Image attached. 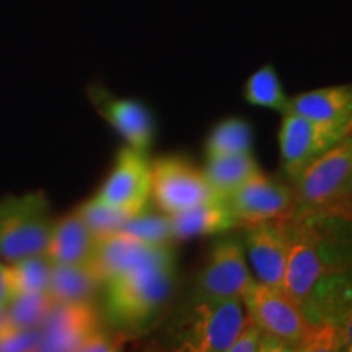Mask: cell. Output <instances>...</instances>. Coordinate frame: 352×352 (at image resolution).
<instances>
[{
	"label": "cell",
	"instance_id": "cell-11",
	"mask_svg": "<svg viewBox=\"0 0 352 352\" xmlns=\"http://www.w3.org/2000/svg\"><path fill=\"white\" fill-rule=\"evenodd\" d=\"M254 279L250 274L243 248L233 240L220 241L212 248L204 270L197 277L199 296L240 298Z\"/></svg>",
	"mask_w": 352,
	"mask_h": 352
},
{
	"label": "cell",
	"instance_id": "cell-26",
	"mask_svg": "<svg viewBox=\"0 0 352 352\" xmlns=\"http://www.w3.org/2000/svg\"><path fill=\"white\" fill-rule=\"evenodd\" d=\"M77 212L83 219V222L87 223V227L95 233L96 239L98 236L109 235V233L120 232V228L129 219L127 214L113 208H108L104 204H100L94 197L90 201H87L85 204H82L77 209Z\"/></svg>",
	"mask_w": 352,
	"mask_h": 352
},
{
	"label": "cell",
	"instance_id": "cell-21",
	"mask_svg": "<svg viewBox=\"0 0 352 352\" xmlns=\"http://www.w3.org/2000/svg\"><path fill=\"white\" fill-rule=\"evenodd\" d=\"M10 296H30V294L47 292L52 261L46 254H33L6 264Z\"/></svg>",
	"mask_w": 352,
	"mask_h": 352
},
{
	"label": "cell",
	"instance_id": "cell-4",
	"mask_svg": "<svg viewBox=\"0 0 352 352\" xmlns=\"http://www.w3.org/2000/svg\"><path fill=\"white\" fill-rule=\"evenodd\" d=\"M245 321L240 298H215L195 294L171 323L176 351L228 352Z\"/></svg>",
	"mask_w": 352,
	"mask_h": 352
},
{
	"label": "cell",
	"instance_id": "cell-14",
	"mask_svg": "<svg viewBox=\"0 0 352 352\" xmlns=\"http://www.w3.org/2000/svg\"><path fill=\"white\" fill-rule=\"evenodd\" d=\"M96 111L116 129L127 145L140 153H147L153 140V118L148 108L138 100L118 98L98 85L88 90Z\"/></svg>",
	"mask_w": 352,
	"mask_h": 352
},
{
	"label": "cell",
	"instance_id": "cell-8",
	"mask_svg": "<svg viewBox=\"0 0 352 352\" xmlns=\"http://www.w3.org/2000/svg\"><path fill=\"white\" fill-rule=\"evenodd\" d=\"M152 196L162 212L173 215L183 210L222 199L206 178L204 170L196 168L184 158L162 157L151 165Z\"/></svg>",
	"mask_w": 352,
	"mask_h": 352
},
{
	"label": "cell",
	"instance_id": "cell-17",
	"mask_svg": "<svg viewBox=\"0 0 352 352\" xmlns=\"http://www.w3.org/2000/svg\"><path fill=\"white\" fill-rule=\"evenodd\" d=\"M290 111L320 122L352 127V85L316 88L294 96Z\"/></svg>",
	"mask_w": 352,
	"mask_h": 352
},
{
	"label": "cell",
	"instance_id": "cell-10",
	"mask_svg": "<svg viewBox=\"0 0 352 352\" xmlns=\"http://www.w3.org/2000/svg\"><path fill=\"white\" fill-rule=\"evenodd\" d=\"M236 226L287 219L296 212V192L264 176L261 171L223 197Z\"/></svg>",
	"mask_w": 352,
	"mask_h": 352
},
{
	"label": "cell",
	"instance_id": "cell-28",
	"mask_svg": "<svg viewBox=\"0 0 352 352\" xmlns=\"http://www.w3.org/2000/svg\"><path fill=\"white\" fill-rule=\"evenodd\" d=\"M118 347L114 344L113 340H109V338L104 334L101 329L98 331H95L94 334H90V336L87 338L85 341H83V344L80 346L82 352H109V351H116Z\"/></svg>",
	"mask_w": 352,
	"mask_h": 352
},
{
	"label": "cell",
	"instance_id": "cell-9",
	"mask_svg": "<svg viewBox=\"0 0 352 352\" xmlns=\"http://www.w3.org/2000/svg\"><path fill=\"white\" fill-rule=\"evenodd\" d=\"M151 196V165L145 160L144 153L127 145L118 153L111 173L108 175L107 182L94 196V199L132 217L144 212Z\"/></svg>",
	"mask_w": 352,
	"mask_h": 352
},
{
	"label": "cell",
	"instance_id": "cell-24",
	"mask_svg": "<svg viewBox=\"0 0 352 352\" xmlns=\"http://www.w3.org/2000/svg\"><path fill=\"white\" fill-rule=\"evenodd\" d=\"M120 232L153 246H171V241L175 240L171 219L165 212L147 214L144 210L138 215H132L126 220Z\"/></svg>",
	"mask_w": 352,
	"mask_h": 352
},
{
	"label": "cell",
	"instance_id": "cell-22",
	"mask_svg": "<svg viewBox=\"0 0 352 352\" xmlns=\"http://www.w3.org/2000/svg\"><path fill=\"white\" fill-rule=\"evenodd\" d=\"M245 100L253 107L270 108L279 113H289L292 98L285 95L276 69L272 65H263L248 77L245 83Z\"/></svg>",
	"mask_w": 352,
	"mask_h": 352
},
{
	"label": "cell",
	"instance_id": "cell-12",
	"mask_svg": "<svg viewBox=\"0 0 352 352\" xmlns=\"http://www.w3.org/2000/svg\"><path fill=\"white\" fill-rule=\"evenodd\" d=\"M41 329L39 351H78L90 334L100 329L98 315L90 300L54 303Z\"/></svg>",
	"mask_w": 352,
	"mask_h": 352
},
{
	"label": "cell",
	"instance_id": "cell-23",
	"mask_svg": "<svg viewBox=\"0 0 352 352\" xmlns=\"http://www.w3.org/2000/svg\"><path fill=\"white\" fill-rule=\"evenodd\" d=\"M253 131L241 118H227L210 131L206 142V155L220 157L252 152Z\"/></svg>",
	"mask_w": 352,
	"mask_h": 352
},
{
	"label": "cell",
	"instance_id": "cell-29",
	"mask_svg": "<svg viewBox=\"0 0 352 352\" xmlns=\"http://www.w3.org/2000/svg\"><path fill=\"white\" fill-rule=\"evenodd\" d=\"M338 351L352 352V308L338 327Z\"/></svg>",
	"mask_w": 352,
	"mask_h": 352
},
{
	"label": "cell",
	"instance_id": "cell-19",
	"mask_svg": "<svg viewBox=\"0 0 352 352\" xmlns=\"http://www.w3.org/2000/svg\"><path fill=\"white\" fill-rule=\"evenodd\" d=\"M259 171L261 170L252 152L208 157V165L204 168L206 178L222 199Z\"/></svg>",
	"mask_w": 352,
	"mask_h": 352
},
{
	"label": "cell",
	"instance_id": "cell-20",
	"mask_svg": "<svg viewBox=\"0 0 352 352\" xmlns=\"http://www.w3.org/2000/svg\"><path fill=\"white\" fill-rule=\"evenodd\" d=\"M98 285L100 280L88 266L52 263L47 294L56 303L85 302L90 300Z\"/></svg>",
	"mask_w": 352,
	"mask_h": 352
},
{
	"label": "cell",
	"instance_id": "cell-3",
	"mask_svg": "<svg viewBox=\"0 0 352 352\" xmlns=\"http://www.w3.org/2000/svg\"><path fill=\"white\" fill-rule=\"evenodd\" d=\"M173 285V252L168 248L109 277L104 283L108 316L118 327H144L165 305Z\"/></svg>",
	"mask_w": 352,
	"mask_h": 352
},
{
	"label": "cell",
	"instance_id": "cell-27",
	"mask_svg": "<svg viewBox=\"0 0 352 352\" xmlns=\"http://www.w3.org/2000/svg\"><path fill=\"white\" fill-rule=\"evenodd\" d=\"M284 352L279 342L267 336L254 321L245 315L241 329L233 340L228 352Z\"/></svg>",
	"mask_w": 352,
	"mask_h": 352
},
{
	"label": "cell",
	"instance_id": "cell-7",
	"mask_svg": "<svg viewBox=\"0 0 352 352\" xmlns=\"http://www.w3.org/2000/svg\"><path fill=\"white\" fill-rule=\"evenodd\" d=\"M352 132L351 126L328 124L294 111L284 114L279 131L280 165L284 173L296 182L308 165L327 153Z\"/></svg>",
	"mask_w": 352,
	"mask_h": 352
},
{
	"label": "cell",
	"instance_id": "cell-6",
	"mask_svg": "<svg viewBox=\"0 0 352 352\" xmlns=\"http://www.w3.org/2000/svg\"><path fill=\"white\" fill-rule=\"evenodd\" d=\"M296 212L340 206L352 196V132L296 179Z\"/></svg>",
	"mask_w": 352,
	"mask_h": 352
},
{
	"label": "cell",
	"instance_id": "cell-30",
	"mask_svg": "<svg viewBox=\"0 0 352 352\" xmlns=\"http://www.w3.org/2000/svg\"><path fill=\"white\" fill-rule=\"evenodd\" d=\"M10 289H8V280H7V267L6 264L0 263V318H2L3 311L10 302Z\"/></svg>",
	"mask_w": 352,
	"mask_h": 352
},
{
	"label": "cell",
	"instance_id": "cell-1",
	"mask_svg": "<svg viewBox=\"0 0 352 352\" xmlns=\"http://www.w3.org/2000/svg\"><path fill=\"white\" fill-rule=\"evenodd\" d=\"M289 261L284 290L314 323L340 327L352 308V215L334 208L284 219Z\"/></svg>",
	"mask_w": 352,
	"mask_h": 352
},
{
	"label": "cell",
	"instance_id": "cell-18",
	"mask_svg": "<svg viewBox=\"0 0 352 352\" xmlns=\"http://www.w3.org/2000/svg\"><path fill=\"white\" fill-rule=\"evenodd\" d=\"M170 219L175 240L214 235V233L226 232L228 228L236 227V220L233 219L230 209L227 208L223 199H215L195 206V208L183 210V212L170 215Z\"/></svg>",
	"mask_w": 352,
	"mask_h": 352
},
{
	"label": "cell",
	"instance_id": "cell-25",
	"mask_svg": "<svg viewBox=\"0 0 352 352\" xmlns=\"http://www.w3.org/2000/svg\"><path fill=\"white\" fill-rule=\"evenodd\" d=\"M54 300L47 292L13 297L3 311L6 320L21 328H39L50 315Z\"/></svg>",
	"mask_w": 352,
	"mask_h": 352
},
{
	"label": "cell",
	"instance_id": "cell-2",
	"mask_svg": "<svg viewBox=\"0 0 352 352\" xmlns=\"http://www.w3.org/2000/svg\"><path fill=\"white\" fill-rule=\"evenodd\" d=\"M241 302L246 315L283 351H338V328L314 323L284 289L254 280Z\"/></svg>",
	"mask_w": 352,
	"mask_h": 352
},
{
	"label": "cell",
	"instance_id": "cell-13",
	"mask_svg": "<svg viewBox=\"0 0 352 352\" xmlns=\"http://www.w3.org/2000/svg\"><path fill=\"white\" fill-rule=\"evenodd\" d=\"M246 248L259 283L284 289L289 261V236L284 219L248 226Z\"/></svg>",
	"mask_w": 352,
	"mask_h": 352
},
{
	"label": "cell",
	"instance_id": "cell-15",
	"mask_svg": "<svg viewBox=\"0 0 352 352\" xmlns=\"http://www.w3.org/2000/svg\"><path fill=\"white\" fill-rule=\"evenodd\" d=\"M171 246H153L144 243L134 236L122 232L98 236L91 261L88 264L100 284H104L109 277L134 266L144 259L157 256Z\"/></svg>",
	"mask_w": 352,
	"mask_h": 352
},
{
	"label": "cell",
	"instance_id": "cell-16",
	"mask_svg": "<svg viewBox=\"0 0 352 352\" xmlns=\"http://www.w3.org/2000/svg\"><path fill=\"white\" fill-rule=\"evenodd\" d=\"M95 233L87 227L76 210L74 214L56 220L46 256L54 264H78L88 266L96 246Z\"/></svg>",
	"mask_w": 352,
	"mask_h": 352
},
{
	"label": "cell",
	"instance_id": "cell-5",
	"mask_svg": "<svg viewBox=\"0 0 352 352\" xmlns=\"http://www.w3.org/2000/svg\"><path fill=\"white\" fill-rule=\"evenodd\" d=\"M54 222L43 191L0 199V259L10 263L46 253Z\"/></svg>",
	"mask_w": 352,
	"mask_h": 352
}]
</instances>
